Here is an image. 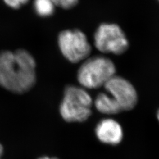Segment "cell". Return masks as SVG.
Wrapping results in <instances>:
<instances>
[{
  "mask_svg": "<svg viewBox=\"0 0 159 159\" xmlns=\"http://www.w3.org/2000/svg\"><path fill=\"white\" fill-rule=\"evenodd\" d=\"M36 63L25 50L0 52V86L16 94L30 91L36 83Z\"/></svg>",
  "mask_w": 159,
  "mask_h": 159,
  "instance_id": "cell-1",
  "label": "cell"
},
{
  "mask_svg": "<svg viewBox=\"0 0 159 159\" xmlns=\"http://www.w3.org/2000/svg\"><path fill=\"white\" fill-rule=\"evenodd\" d=\"M116 67L107 57L96 56L88 58L80 66L77 79L81 85L90 89L104 87L116 75Z\"/></svg>",
  "mask_w": 159,
  "mask_h": 159,
  "instance_id": "cell-2",
  "label": "cell"
},
{
  "mask_svg": "<svg viewBox=\"0 0 159 159\" xmlns=\"http://www.w3.org/2000/svg\"><path fill=\"white\" fill-rule=\"evenodd\" d=\"M92 104L91 96L84 89L68 85L64 91L60 112L67 122H84L91 115Z\"/></svg>",
  "mask_w": 159,
  "mask_h": 159,
  "instance_id": "cell-3",
  "label": "cell"
},
{
  "mask_svg": "<svg viewBox=\"0 0 159 159\" xmlns=\"http://www.w3.org/2000/svg\"><path fill=\"white\" fill-rule=\"evenodd\" d=\"M60 50L71 63H77L88 58L91 47L85 34L79 30H66L58 38Z\"/></svg>",
  "mask_w": 159,
  "mask_h": 159,
  "instance_id": "cell-4",
  "label": "cell"
},
{
  "mask_svg": "<svg viewBox=\"0 0 159 159\" xmlns=\"http://www.w3.org/2000/svg\"><path fill=\"white\" fill-rule=\"evenodd\" d=\"M94 38V45L102 53L120 55L129 48L125 34L115 24H101L97 29Z\"/></svg>",
  "mask_w": 159,
  "mask_h": 159,
  "instance_id": "cell-5",
  "label": "cell"
},
{
  "mask_svg": "<svg viewBox=\"0 0 159 159\" xmlns=\"http://www.w3.org/2000/svg\"><path fill=\"white\" fill-rule=\"evenodd\" d=\"M104 87L119 106L121 111L130 110L136 106L137 102L136 91L125 79L114 75Z\"/></svg>",
  "mask_w": 159,
  "mask_h": 159,
  "instance_id": "cell-6",
  "label": "cell"
},
{
  "mask_svg": "<svg viewBox=\"0 0 159 159\" xmlns=\"http://www.w3.org/2000/svg\"><path fill=\"white\" fill-rule=\"evenodd\" d=\"M96 134L100 142L111 145L119 144L123 136V130L119 123L110 119L102 120L97 125Z\"/></svg>",
  "mask_w": 159,
  "mask_h": 159,
  "instance_id": "cell-7",
  "label": "cell"
},
{
  "mask_svg": "<svg viewBox=\"0 0 159 159\" xmlns=\"http://www.w3.org/2000/svg\"><path fill=\"white\" fill-rule=\"evenodd\" d=\"M95 106L99 112L106 114H116L122 111L113 98L105 93H100L97 96Z\"/></svg>",
  "mask_w": 159,
  "mask_h": 159,
  "instance_id": "cell-8",
  "label": "cell"
},
{
  "mask_svg": "<svg viewBox=\"0 0 159 159\" xmlns=\"http://www.w3.org/2000/svg\"><path fill=\"white\" fill-rule=\"evenodd\" d=\"M34 11L41 17H50L55 10V5L51 0H34Z\"/></svg>",
  "mask_w": 159,
  "mask_h": 159,
  "instance_id": "cell-9",
  "label": "cell"
},
{
  "mask_svg": "<svg viewBox=\"0 0 159 159\" xmlns=\"http://www.w3.org/2000/svg\"><path fill=\"white\" fill-rule=\"evenodd\" d=\"M55 6L65 10L74 8L77 5L79 0H51Z\"/></svg>",
  "mask_w": 159,
  "mask_h": 159,
  "instance_id": "cell-10",
  "label": "cell"
},
{
  "mask_svg": "<svg viewBox=\"0 0 159 159\" xmlns=\"http://www.w3.org/2000/svg\"><path fill=\"white\" fill-rule=\"evenodd\" d=\"M7 6L13 9H18L26 4L29 0H3Z\"/></svg>",
  "mask_w": 159,
  "mask_h": 159,
  "instance_id": "cell-11",
  "label": "cell"
},
{
  "mask_svg": "<svg viewBox=\"0 0 159 159\" xmlns=\"http://www.w3.org/2000/svg\"><path fill=\"white\" fill-rule=\"evenodd\" d=\"M2 153H3V148H2V145L0 144V158H1Z\"/></svg>",
  "mask_w": 159,
  "mask_h": 159,
  "instance_id": "cell-12",
  "label": "cell"
},
{
  "mask_svg": "<svg viewBox=\"0 0 159 159\" xmlns=\"http://www.w3.org/2000/svg\"><path fill=\"white\" fill-rule=\"evenodd\" d=\"M39 159H57L56 158H50V157H43L41 158H40Z\"/></svg>",
  "mask_w": 159,
  "mask_h": 159,
  "instance_id": "cell-13",
  "label": "cell"
},
{
  "mask_svg": "<svg viewBox=\"0 0 159 159\" xmlns=\"http://www.w3.org/2000/svg\"><path fill=\"white\" fill-rule=\"evenodd\" d=\"M157 119H158L159 121V110L158 111V112H157Z\"/></svg>",
  "mask_w": 159,
  "mask_h": 159,
  "instance_id": "cell-14",
  "label": "cell"
},
{
  "mask_svg": "<svg viewBox=\"0 0 159 159\" xmlns=\"http://www.w3.org/2000/svg\"><path fill=\"white\" fill-rule=\"evenodd\" d=\"M0 159H1V158H0Z\"/></svg>",
  "mask_w": 159,
  "mask_h": 159,
  "instance_id": "cell-15",
  "label": "cell"
}]
</instances>
